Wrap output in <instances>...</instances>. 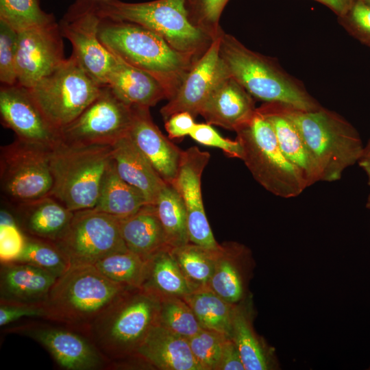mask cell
Wrapping results in <instances>:
<instances>
[{"mask_svg": "<svg viewBox=\"0 0 370 370\" xmlns=\"http://www.w3.org/2000/svg\"><path fill=\"white\" fill-rule=\"evenodd\" d=\"M119 221L127 249L143 260L171 248L154 205L146 204L134 214L119 219Z\"/></svg>", "mask_w": 370, "mask_h": 370, "instance_id": "29", "label": "cell"}, {"mask_svg": "<svg viewBox=\"0 0 370 370\" xmlns=\"http://www.w3.org/2000/svg\"><path fill=\"white\" fill-rule=\"evenodd\" d=\"M128 288L109 280L93 265L71 266L49 291L47 321L86 335L97 318Z\"/></svg>", "mask_w": 370, "mask_h": 370, "instance_id": "2", "label": "cell"}, {"mask_svg": "<svg viewBox=\"0 0 370 370\" xmlns=\"http://www.w3.org/2000/svg\"><path fill=\"white\" fill-rule=\"evenodd\" d=\"M0 21L16 32L56 22L45 12L39 0H0Z\"/></svg>", "mask_w": 370, "mask_h": 370, "instance_id": "37", "label": "cell"}, {"mask_svg": "<svg viewBox=\"0 0 370 370\" xmlns=\"http://www.w3.org/2000/svg\"><path fill=\"white\" fill-rule=\"evenodd\" d=\"M93 266L114 282L128 288H140L145 278L146 261L127 251L106 256Z\"/></svg>", "mask_w": 370, "mask_h": 370, "instance_id": "35", "label": "cell"}, {"mask_svg": "<svg viewBox=\"0 0 370 370\" xmlns=\"http://www.w3.org/2000/svg\"><path fill=\"white\" fill-rule=\"evenodd\" d=\"M203 328L215 330L232 338L234 306L208 287L195 290L182 297Z\"/></svg>", "mask_w": 370, "mask_h": 370, "instance_id": "32", "label": "cell"}, {"mask_svg": "<svg viewBox=\"0 0 370 370\" xmlns=\"http://www.w3.org/2000/svg\"><path fill=\"white\" fill-rule=\"evenodd\" d=\"M227 337L215 330L203 328L188 339L194 358L201 370H217Z\"/></svg>", "mask_w": 370, "mask_h": 370, "instance_id": "39", "label": "cell"}, {"mask_svg": "<svg viewBox=\"0 0 370 370\" xmlns=\"http://www.w3.org/2000/svg\"><path fill=\"white\" fill-rule=\"evenodd\" d=\"M0 115L2 125L23 141L51 148L60 133L47 121L30 90L18 84L1 85Z\"/></svg>", "mask_w": 370, "mask_h": 370, "instance_id": "17", "label": "cell"}, {"mask_svg": "<svg viewBox=\"0 0 370 370\" xmlns=\"http://www.w3.org/2000/svg\"><path fill=\"white\" fill-rule=\"evenodd\" d=\"M189 136L199 144L221 149L230 158L242 159L243 149L238 140L223 138L208 123H195Z\"/></svg>", "mask_w": 370, "mask_h": 370, "instance_id": "44", "label": "cell"}, {"mask_svg": "<svg viewBox=\"0 0 370 370\" xmlns=\"http://www.w3.org/2000/svg\"><path fill=\"white\" fill-rule=\"evenodd\" d=\"M146 204H149L144 195L119 176L112 158L93 209L123 219L134 214Z\"/></svg>", "mask_w": 370, "mask_h": 370, "instance_id": "30", "label": "cell"}, {"mask_svg": "<svg viewBox=\"0 0 370 370\" xmlns=\"http://www.w3.org/2000/svg\"><path fill=\"white\" fill-rule=\"evenodd\" d=\"M127 135L166 183L175 178L183 151L172 143L153 121L149 108L133 106Z\"/></svg>", "mask_w": 370, "mask_h": 370, "instance_id": "19", "label": "cell"}, {"mask_svg": "<svg viewBox=\"0 0 370 370\" xmlns=\"http://www.w3.org/2000/svg\"><path fill=\"white\" fill-rule=\"evenodd\" d=\"M154 206L169 247L174 248L190 243L186 206L171 184L162 188Z\"/></svg>", "mask_w": 370, "mask_h": 370, "instance_id": "33", "label": "cell"}, {"mask_svg": "<svg viewBox=\"0 0 370 370\" xmlns=\"http://www.w3.org/2000/svg\"><path fill=\"white\" fill-rule=\"evenodd\" d=\"M101 20L96 0H77L59 23L62 36L71 43L73 56L101 86H107L116 57L98 37Z\"/></svg>", "mask_w": 370, "mask_h": 370, "instance_id": "13", "label": "cell"}, {"mask_svg": "<svg viewBox=\"0 0 370 370\" xmlns=\"http://www.w3.org/2000/svg\"><path fill=\"white\" fill-rule=\"evenodd\" d=\"M49 147L16 138L0 150V188L12 206L50 195L53 176Z\"/></svg>", "mask_w": 370, "mask_h": 370, "instance_id": "10", "label": "cell"}, {"mask_svg": "<svg viewBox=\"0 0 370 370\" xmlns=\"http://www.w3.org/2000/svg\"><path fill=\"white\" fill-rule=\"evenodd\" d=\"M1 264L0 303H45L57 275L27 263Z\"/></svg>", "mask_w": 370, "mask_h": 370, "instance_id": "22", "label": "cell"}, {"mask_svg": "<svg viewBox=\"0 0 370 370\" xmlns=\"http://www.w3.org/2000/svg\"><path fill=\"white\" fill-rule=\"evenodd\" d=\"M135 357L162 370H201L188 339L158 323L149 331Z\"/></svg>", "mask_w": 370, "mask_h": 370, "instance_id": "24", "label": "cell"}, {"mask_svg": "<svg viewBox=\"0 0 370 370\" xmlns=\"http://www.w3.org/2000/svg\"><path fill=\"white\" fill-rule=\"evenodd\" d=\"M366 206L367 208L370 209V193L368 196L367 200V204Z\"/></svg>", "mask_w": 370, "mask_h": 370, "instance_id": "50", "label": "cell"}, {"mask_svg": "<svg viewBox=\"0 0 370 370\" xmlns=\"http://www.w3.org/2000/svg\"><path fill=\"white\" fill-rule=\"evenodd\" d=\"M359 166L365 172L370 186V149H365L363 155L358 161Z\"/></svg>", "mask_w": 370, "mask_h": 370, "instance_id": "49", "label": "cell"}, {"mask_svg": "<svg viewBox=\"0 0 370 370\" xmlns=\"http://www.w3.org/2000/svg\"><path fill=\"white\" fill-rule=\"evenodd\" d=\"M219 250H210L192 243L171 248V251L193 291L208 286Z\"/></svg>", "mask_w": 370, "mask_h": 370, "instance_id": "34", "label": "cell"}, {"mask_svg": "<svg viewBox=\"0 0 370 370\" xmlns=\"http://www.w3.org/2000/svg\"><path fill=\"white\" fill-rule=\"evenodd\" d=\"M221 35L196 61L175 95L160 109L164 121L180 112H188L194 117L199 115L212 91L230 75L220 56Z\"/></svg>", "mask_w": 370, "mask_h": 370, "instance_id": "18", "label": "cell"}, {"mask_svg": "<svg viewBox=\"0 0 370 370\" xmlns=\"http://www.w3.org/2000/svg\"><path fill=\"white\" fill-rule=\"evenodd\" d=\"M98 37L114 56L157 79L171 99L198 60L136 23L101 17Z\"/></svg>", "mask_w": 370, "mask_h": 370, "instance_id": "1", "label": "cell"}, {"mask_svg": "<svg viewBox=\"0 0 370 370\" xmlns=\"http://www.w3.org/2000/svg\"><path fill=\"white\" fill-rule=\"evenodd\" d=\"M257 110L271 123L282 152L300 171L308 187L321 181L319 167L297 126L286 113L284 105L265 102Z\"/></svg>", "mask_w": 370, "mask_h": 370, "instance_id": "23", "label": "cell"}, {"mask_svg": "<svg viewBox=\"0 0 370 370\" xmlns=\"http://www.w3.org/2000/svg\"><path fill=\"white\" fill-rule=\"evenodd\" d=\"M140 288L157 297L182 298L193 291L171 248L159 251L146 261L145 278Z\"/></svg>", "mask_w": 370, "mask_h": 370, "instance_id": "31", "label": "cell"}, {"mask_svg": "<svg viewBox=\"0 0 370 370\" xmlns=\"http://www.w3.org/2000/svg\"><path fill=\"white\" fill-rule=\"evenodd\" d=\"M365 2L370 5V0H363Z\"/></svg>", "mask_w": 370, "mask_h": 370, "instance_id": "52", "label": "cell"}, {"mask_svg": "<svg viewBox=\"0 0 370 370\" xmlns=\"http://www.w3.org/2000/svg\"><path fill=\"white\" fill-rule=\"evenodd\" d=\"M365 149H370V140H369L368 145H367V147H365Z\"/></svg>", "mask_w": 370, "mask_h": 370, "instance_id": "51", "label": "cell"}, {"mask_svg": "<svg viewBox=\"0 0 370 370\" xmlns=\"http://www.w3.org/2000/svg\"><path fill=\"white\" fill-rule=\"evenodd\" d=\"M101 87L71 55L29 89L47 121L60 132L97 97Z\"/></svg>", "mask_w": 370, "mask_h": 370, "instance_id": "9", "label": "cell"}, {"mask_svg": "<svg viewBox=\"0 0 370 370\" xmlns=\"http://www.w3.org/2000/svg\"><path fill=\"white\" fill-rule=\"evenodd\" d=\"M100 16L142 25L165 40L175 50L199 59L214 39L190 21L185 0L129 3L96 0Z\"/></svg>", "mask_w": 370, "mask_h": 370, "instance_id": "7", "label": "cell"}, {"mask_svg": "<svg viewBox=\"0 0 370 370\" xmlns=\"http://www.w3.org/2000/svg\"><path fill=\"white\" fill-rule=\"evenodd\" d=\"M158 308V297L142 288H130L97 318L86 336L110 365L135 357L157 323Z\"/></svg>", "mask_w": 370, "mask_h": 370, "instance_id": "4", "label": "cell"}, {"mask_svg": "<svg viewBox=\"0 0 370 370\" xmlns=\"http://www.w3.org/2000/svg\"><path fill=\"white\" fill-rule=\"evenodd\" d=\"M24 317H38L47 320L48 312L45 303H0V325L1 327Z\"/></svg>", "mask_w": 370, "mask_h": 370, "instance_id": "45", "label": "cell"}, {"mask_svg": "<svg viewBox=\"0 0 370 370\" xmlns=\"http://www.w3.org/2000/svg\"><path fill=\"white\" fill-rule=\"evenodd\" d=\"M229 1L185 0V5L190 22L215 40L224 32L219 21Z\"/></svg>", "mask_w": 370, "mask_h": 370, "instance_id": "40", "label": "cell"}, {"mask_svg": "<svg viewBox=\"0 0 370 370\" xmlns=\"http://www.w3.org/2000/svg\"><path fill=\"white\" fill-rule=\"evenodd\" d=\"M107 86L119 99L131 106L150 108L168 99L165 89L157 79L117 57Z\"/></svg>", "mask_w": 370, "mask_h": 370, "instance_id": "28", "label": "cell"}, {"mask_svg": "<svg viewBox=\"0 0 370 370\" xmlns=\"http://www.w3.org/2000/svg\"><path fill=\"white\" fill-rule=\"evenodd\" d=\"M250 297L234 306L232 338L236 343L245 370L280 369L275 350L253 328V308Z\"/></svg>", "mask_w": 370, "mask_h": 370, "instance_id": "26", "label": "cell"}, {"mask_svg": "<svg viewBox=\"0 0 370 370\" xmlns=\"http://www.w3.org/2000/svg\"><path fill=\"white\" fill-rule=\"evenodd\" d=\"M16 261L36 266L58 277L71 267L66 257L54 242L27 235L24 249Z\"/></svg>", "mask_w": 370, "mask_h": 370, "instance_id": "38", "label": "cell"}, {"mask_svg": "<svg viewBox=\"0 0 370 370\" xmlns=\"http://www.w3.org/2000/svg\"><path fill=\"white\" fill-rule=\"evenodd\" d=\"M17 32L0 21V82L1 85L17 84L16 58Z\"/></svg>", "mask_w": 370, "mask_h": 370, "instance_id": "42", "label": "cell"}, {"mask_svg": "<svg viewBox=\"0 0 370 370\" xmlns=\"http://www.w3.org/2000/svg\"><path fill=\"white\" fill-rule=\"evenodd\" d=\"M6 207L25 235L53 242L65 233L74 214L50 195Z\"/></svg>", "mask_w": 370, "mask_h": 370, "instance_id": "21", "label": "cell"}, {"mask_svg": "<svg viewBox=\"0 0 370 370\" xmlns=\"http://www.w3.org/2000/svg\"><path fill=\"white\" fill-rule=\"evenodd\" d=\"M132 114V106L103 86L82 113L60 130V140L70 145L112 146L127 135Z\"/></svg>", "mask_w": 370, "mask_h": 370, "instance_id": "12", "label": "cell"}, {"mask_svg": "<svg viewBox=\"0 0 370 370\" xmlns=\"http://www.w3.org/2000/svg\"><path fill=\"white\" fill-rule=\"evenodd\" d=\"M112 158L119 176L138 189L149 204L154 205L167 183L127 135L112 145Z\"/></svg>", "mask_w": 370, "mask_h": 370, "instance_id": "27", "label": "cell"}, {"mask_svg": "<svg viewBox=\"0 0 370 370\" xmlns=\"http://www.w3.org/2000/svg\"><path fill=\"white\" fill-rule=\"evenodd\" d=\"M217 370H245L238 349L231 338H227Z\"/></svg>", "mask_w": 370, "mask_h": 370, "instance_id": "47", "label": "cell"}, {"mask_svg": "<svg viewBox=\"0 0 370 370\" xmlns=\"http://www.w3.org/2000/svg\"><path fill=\"white\" fill-rule=\"evenodd\" d=\"M332 10L338 16L345 14L355 0H314Z\"/></svg>", "mask_w": 370, "mask_h": 370, "instance_id": "48", "label": "cell"}, {"mask_svg": "<svg viewBox=\"0 0 370 370\" xmlns=\"http://www.w3.org/2000/svg\"><path fill=\"white\" fill-rule=\"evenodd\" d=\"M210 158L195 146L183 151L178 171L171 184L186 206L190 243L210 250L222 248L215 240L207 219L201 194V177Z\"/></svg>", "mask_w": 370, "mask_h": 370, "instance_id": "15", "label": "cell"}, {"mask_svg": "<svg viewBox=\"0 0 370 370\" xmlns=\"http://www.w3.org/2000/svg\"><path fill=\"white\" fill-rule=\"evenodd\" d=\"M71 266L94 265L116 253L129 251L119 218L93 208L74 212L65 233L54 242Z\"/></svg>", "mask_w": 370, "mask_h": 370, "instance_id": "11", "label": "cell"}, {"mask_svg": "<svg viewBox=\"0 0 370 370\" xmlns=\"http://www.w3.org/2000/svg\"><path fill=\"white\" fill-rule=\"evenodd\" d=\"M242 160L265 190L282 198L299 195L307 187L300 171L282 152L269 121L257 110L235 131Z\"/></svg>", "mask_w": 370, "mask_h": 370, "instance_id": "8", "label": "cell"}, {"mask_svg": "<svg viewBox=\"0 0 370 370\" xmlns=\"http://www.w3.org/2000/svg\"><path fill=\"white\" fill-rule=\"evenodd\" d=\"M50 322H26L11 327L7 332L26 336L38 342L64 369L95 370L110 365L109 360L86 335Z\"/></svg>", "mask_w": 370, "mask_h": 370, "instance_id": "14", "label": "cell"}, {"mask_svg": "<svg viewBox=\"0 0 370 370\" xmlns=\"http://www.w3.org/2000/svg\"><path fill=\"white\" fill-rule=\"evenodd\" d=\"M251 266L250 251L238 243L227 244L217 259L208 288L229 304L246 299Z\"/></svg>", "mask_w": 370, "mask_h": 370, "instance_id": "25", "label": "cell"}, {"mask_svg": "<svg viewBox=\"0 0 370 370\" xmlns=\"http://www.w3.org/2000/svg\"><path fill=\"white\" fill-rule=\"evenodd\" d=\"M59 23L17 32V84L32 88L65 60Z\"/></svg>", "mask_w": 370, "mask_h": 370, "instance_id": "16", "label": "cell"}, {"mask_svg": "<svg viewBox=\"0 0 370 370\" xmlns=\"http://www.w3.org/2000/svg\"><path fill=\"white\" fill-rule=\"evenodd\" d=\"M219 52L230 75L254 98L303 111L321 107L300 82L273 60L251 51L234 36L223 33Z\"/></svg>", "mask_w": 370, "mask_h": 370, "instance_id": "3", "label": "cell"}, {"mask_svg": "<svg viewBox=\"0 0 370 370\" xmlns=\"http://www.w3.org/2000/svg\"><path fill=\"white\" fill-rule=\"evenodd\" d=\"M158 298L157 323L187 339L203 329L183 298L175 296H161Z\"/></svg>", "mask_w": 370, "mask_h": 370, "instance_id": "36", "label": "cell"}, {"mask_svg": "<svg viewBox=\"0 0 370 370\" xmlns=\"http://www.w3.org/2000/svg\"><path fill=\"white\" fill-rule=\"evenodd\" d=\"M338 20L352 36L370 48V5L363 0H355Z\"/></svg>", "mask_w": 370, "mask_h": 370, "instance_id": "43", "label": "cell"}, {"mask_svg": "<svg viewBox=\"0 0 370 370\" xmlns=\"http://www.w3.org/2000/svg\"><path fill=\"white\" fill-rule=\"evenodd\" d=\"M284 108L317 163L321 181L338 180L346 169L358 162L365 147L356 130L342 116L323 107L313 111Z\"/></svg>", "mask_w": 370, "mask_h": 370, "instance_id": "5", "label": "cell"}, {"mask_svg": "<svg viewBox=\"0 0 370 370\" xmlns=\"http://www.w3.org/2000/svg\"><path fill=\"white\" fill-rule=\"evenodd\" d=\"M256 110L254 97L229 75L212 91L199 115L210 125L235 132L250 119Z\"/></svg>", "mask_w": 370, "mask_h": 370, "instance_id": "20", "label": "cell"}, {"mask_svg": "<svg viewBox=\"0 0 370 370\" xmlns=\"http://www.w3.org/2000/svg\"><path fill=\"white\" fill-rule=\"evenodd\" d=\"M25 244V235L18 227L8 207L1 210L0 260L1 263L16 261Z\"/></svg>", "mask_w": 370, "mask_h": 370, "instance_id": "41", "label": "cell"}, {"mask_svg": "<svg viewBox=\"0 0 370 370\" xmlns=\"http://www.w3.org/2000/svg\"><path fill=\"white\" fill-rule=\"evenodd\" d=\"M112 146L70 145L60 140L51 149L53 197L72 212L93 208Z\"/></svg>", "mask_w": 370, "mask_h": 370, "instance_id": "6", "label": "cell"}, {"mask_svg": "<svg viewBox=\"0 0 370 370\" xmlns=\"http://www.w3.org/2000/svg\"><path fill=\"white\" fill-rule=\"evenodd\" d=\"M188 112L175 113L165 120V129L170 139H180L189 136L195 122Z\"/></svg>", "mask_w": 370, "mask_h": 370, "instance_id": "46", "label": "cell"}]
</instances>
